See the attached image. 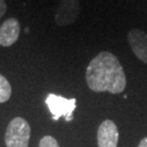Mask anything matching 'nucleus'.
<instances>
[{"label": "nucleus", "instance_id": "obj_1", "mask_svg": "<svg viewBox=\"0 0 147 147\" xmlns=\"http://www.w3.org/2000/svg\"><path fill=\"white\" fill-rule=\"evenodd\" d=\"M85 79L89 89L96 93L120 94L126 87L123 67L118 57L109 51H101L89 62Z\"/></svg>", "mask_w": 147, "mask_h": 147}, {"label": "nucleus", "instance_id": "obj_2", "mask_svg": "<svg viewBox=\"0 0 147 147\" xmlns=\"http://www.w3.org/2000/svg\"><path fill=\"white\" fill-rule=\"evenodd\" d=\"M31 126L25 119L16 117L8 124L5 142L7 147H28Z\"/></svg>", "mask_w": 147, "mask_h": 147}, {"label": "nucleus", "instance_id": "obj_3", "mask_svg": "<svg viewBox=\"0 0 147 147\" xmlns=\"http://www.w3.org/2000/svg\"><path fill=\"white\" fill-rule=\"evenodd\" d=\"M50 113L53 115V120L58 121L61 117H64L65 120H73V111L76 108V99L75 98H64L62 96L56 94H49L45 100Z\"/></svg>", "mask_w": 147, "mask_h": 147}, {"label": "nucleus", "instance_id": "obj_4", "mask_svg": "<svg viewBox=\"0 0 147 147\" xmlns=\"http://www.w3.org/2000/svg\"><path fill=\"white\" fill-rule=\"evenodd\" d=\"M80 13L79 0H61L55 16V21L59 26H68L76 21Z\"/></svg>", "mask_w": 147, "mask_h": 147}, {"label": "nucleus", "instance_id": "obj_5", "mask_svg": "<svg viewBox=\"0 0 147 147\" xmlns=\"http://www.w3.org/2000/svg\"><path fill=\"white\" fill-rule=\"evenodd\" d=\"M119 141V131L112 120L101 122L97 131L98 147H117Z\"/></svg>", "mask_w": 147, "mask_h": 147}, {"label": "nucleus", "instance_id": "obj_6", "mask_svg": "<svg viewBox=\"0 0 147 147\" xmlns=\"http://www.w3.org/2000/svg\"><path fill=\"white\" fill-rule=\"evenodd\" d=\"M127 42L138 60L147 64V34L138 28H133L127 34Z\"/></svg>", "mask_w": 147, "mask_h": 147}, {"label": "nucleus", "instance_id": "obj_7", "mask_svg": "<svg viewBox=\"0 0 147 147\" xmlns=\"http://www.w3.org/2000/svg\"><path fill=\"white\" fill-rule=\"evenodd\" d=\"M20 22L16 18L5 20L0 26V46H12L20 37Z\"/></svg>", "mask_w": 147, "mask_h": 147}, {"label": "nucleus", "instance_id": "obj_8", "mask_svg": "<svg viewBox=\"0 0 147 147\" xmlns=\"http://www.w3.org/2000/svg\"><path fill=\"white\" fill-rule=\"evenodd\" d=\"M11 94H12L11 84L2 74H0V104L10 99Z\"/></svg>", "mask_w": 147, "mask_h": 147}, {"label": "nucleus", "instance_id": "obj_9", "mask_svg": "<svg viewBox=\"0 0 147 147\" xmlns=\"http://www.w3.org/2000/svg\"><path fill=\"white\" fill-rule=\"evenodd\" d=\"M39 147H60L57 140L50 135H46L40 140Z\"/></svg>", "mask_w": 147, "mask_h": 147}, {"label": "nucleus", "instance_id": "obj_10", "mask_svg": "<svg viewBox=\"0 0 147 147\" xmlns=\"http://www.w3.org/2000/svg\"><path fill=\"white\" fill-rule=\"evenodd\" d=\"M7 12V3L5 0H0V20Z\"/></svg>", "mask_w": 147, "mask_h": 147}, {"label": "nucleus", "instance_id": "obj_11", "mask_svg": "<svg viewBox=\"0 0 147 147\" xmlns=\"http://www.w3.org/2000/svg\"><path fill=\"white\" fill-rule=\"evenodd\" d=\"M137 147H147V136L143 138L142 141L140 142V144H138Z\"/></svg>", "mask_w": 147, "mask_h": 147}]
</instances>
